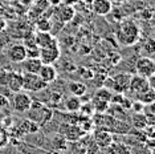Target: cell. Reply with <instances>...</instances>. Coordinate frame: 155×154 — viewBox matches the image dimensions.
<instances>
[{
	"mask_svg": "<svg viewBox=\"0 0 155 154\" xmlns=\"http://www.w3.org/2000/svg\"><path fill=\"white\" fill-rule=\"evenodd\" d=\"M115 37H117L118 43L123 47H131L139 41L140 28L133 19L121 20L117 31H115Z\"/></svg>",
	"mask_w": 155,
	"mask_h": 154,
	"instance_id": "1",
	"label": "cell"
},
{
	"mask_svg": "<svg viewBox=\"0 0 155 154\" xmlns=\"http://www.w3.org/2000/svg\"><path fill=\"white\" fill-rule=\"evenodd\" d=\"M52 117H53V110L52 108H49L48 105H45L40 101L32 100L31 108L28 110V118H31L35 121L40 128L45 126L48 122H51Z\"/></svg>",
	"mask_w": 155,
	"mask_h": 154,
	"instance_id": "2",
	"label": "cell"
},
{
	"mask_svg": "<svg viewBox=\"0 0 155 154\" xmlns=\"http://www.w3.org/2000/svg\"><path fill=\"white\" fill-rule=\"evenodd\" d=\"M130 79H131V75H129V73H118V75L113 76L110 80H107V88L113 89V93L125 94L126 92H129Z\"/></svg>",
	"mask_w": 155,
	"mask_h": 154,
	"instance_id": "3",
	"label": "cell"
},
{
	"mask_svg": "<svg viewBox=\"0 0 155 154\" xmlns=\"http://www.w3.org/2000/svg\"><path fill=\"white\" fill-rule=\"evenodd\" d=\"M135 72L137 75L146 77V79H154L155 75V61L153 57L149 56H140L135 61Z\"/></svg>",
	"mask_w": 155,
	"mask_h": 154,
	"instance_id": "4",
	"label": "cell"
},
{
	"mask_svg": "<svg viewBox=\"0 0 155 154\" xmlns=\"http://www.w3.org/2000/svg\"><path fill=\"white\" fill-rule=\"evenodd\" d=\"M58 133L68 142H76L86 134L77 124H70V122H62L58 128Z\"/></svg>",
	"mask_w": 155,
	"mask_h": 154,
	"instance_id": "5",
	"label": "cell"
},
{
	"mask_svg": "<svg viewBox=\"0 0 155 154\" xmlns=\"http://www.w3.org/2000/svg\"><path fill=\"white\" fill-rule=\"evenodd\" d=\"M48 84L44 82L38 75L35 73H23V89L25 92H40L48 88Z\"/></svg>",
	"mask_w": 155,
	"mask_h": 154,
	"instance_id": "6",
	"label": "cell"
},
{
	"mask_svg": "<svg viewBox=\"0 0 155 154\" xmlns=\"http://www.w3.org/2000/svg\"><path fill=\"white\" fill-rule=\"evenodd\" d=\"M60 56H61V48H60L58 41H56L48 47L41 48L40 53H38V59L43 64H54L60 59Z\"/></svg>",
	"mask_w": 155,
	"mask_h": 154,
	"instance_id": "7",
	"label": "cell"
},
{
	"mask_svg": "<svg viewBox=\"0 0 155 154\" xmlns=\"http://www.w3.org/2000/svg\"><path fill=\"white\" fill-rule=\"evenodd\" d=\"M32 97L29 96L28 92H15L12 97V106L13 110L17 113H25L29 110L31 104H32Z\"/></svg>",
	"mask_w": 155,
	"mask_h": 154,
	"instance_id": "8",
	"label": "cell"
},
{
	"mask_svg": "<svg viewBox=\"0 0 155 154\" xmlns=\"http://www.w3.org/2000/svg\"><path fill=\"white\" fill-rule=\"evenodd\" d=\"M74 143L78 154H98V152L101 150L90 134H85Z\"/></svg>",
	"mask_w": 155,
	"mask_h": 154,
	"instance_id": "9",
	"label": "cell"
},
{
	"mask_svg": "<svg viewBox=\"0 0 155 154\" xmlns=\"http://www.w3.org/2000/svg\"><path fill=\"white\" fill-rule=\"evenodd\" d=\"M151 81L150 79H146V77H142L139 75H131V79H130V85H129V92L134 94V96H138V94L146 92L149 88H151Z\"/></svg>",
	"mask_w": 155,
	"mask_h": 154,
	"instance_id": "10",
	"label": "cell"
},
{
	"mask_svg": "<svg viewBox=\"0 0 155 154\" xmlns=\"http://www.w3.org/2000/svg\"><path fill=\"white\" fill-rule=\"evenodd\" d=\"M93 139L97 143V146L100 149H107L111 145V142L114 141V136L111 132H109L107 129L104 128H94L93 129Z\"/></svg>",
	"mask_w": 155,
	"mask_h": 154,
	"instance_id": "11",
	"label": "cell"
},
{
	"mask_svg": "<svg viewBox=\"0 0 155 154\" xmlns=\"http://www.w3.org/2000/svg\"><path fill=\"white\" fill-rule=\"evenodd\" d=\"M7 57L11 62H23L27 59V49L24 47L23 43H16L9 45V48L7 49Z\"/></svg>",
	"mask_w": 155,
	"mask_h": 154,
	"instance_id": "12",
	"label": "cell"
},
{
	"mask_svg": "<svg viewBox=\"0 0 155 154\" xmlns=\"http://www.w3.org/2000/svg\"><path fill=\"white\" fill-rule=\"evenodd\" d=\"M74 8L70 4H57V7L54 8V16L58 22H61L62 24L69 23L70 20L74 17Z\"/></svg>",
	"mask_w": 155,
	"mask_h": 154,
	"instance_id": "13",
	"label": "cell"
},
{
	"mask_svg": "<svg viewBox=\"0 0 155 154\" xmlns=\"http://www.w3.org/2000/svg\"><path fill=\"white\" fill-rule=\"evenodd\" d=\"M37 75L40 76V79L43 80L44 82H47L48 85L52 82H54L56 80H57V76H58L53 64H43Z\"/></svg>",
	"mask_w": 155,
	"mask_h": 154,
	"instance_id": "14",
	"label": "cell"
},
{
	"mask_svg": "<svg viewBox=\"0 0 155 154\" xmlns=\"http://www.w3.org/2000/svg\"><path fill=\"white\" fill-rule=\"evenodd\" d=\"M113 8L110 0H91V9L98 16H107Z\"/></svg>",
	"mask_w": 155,
	"mask_h": 154,
	"instance_id": "15",
	"label": "cell"
},
{
	"mask_svg": "<svg viewBox=\"0 0 155 154\" xmlns=\"http://www.w3.org/2000/svg\"><path fill=\"white\" fill-rule=\"evenodd\" d=\"M35 40H36V45L40 49L56 43V41H58L51 32H40V31H37V32L35 33Z\"/></svg>",
	"mask_w": 155,
	"mask_h": 154,
	"instance_id": "16",
	"label": "cell"
},
{
	"mask_svg": "<svg viewBox=\"0 0 155 154\" xmlns=\"http://www.w3.org/2000/svg\"><path fill=\"white\" fill-rule=\"evenodd\" d=\"M21 64H23V71L25 73H35V75H37L43 62H41L38 57H27Z\"/></svg>",
	"mask_w": 155,
	"mask_h": 154,
	"instance_id": "17",
	"label": "cell"
},
{
	"mask_svg": "<svg viewBox=\"0 0 155 154\" xmlns=\"http://www.w3.org/2000/svg\"><path fill=\"white\" fill-rule=\"evenodd\" d=\"M5 86H8L12 92H19V90H21L23 89V73L11 72Z\"/></svg>",
	"mask_w": 155,
	"mask_h": 154,
	"instance_id": "18",
	"label": "cell"
},
{
	"mask_svg": "<svg viewBox=\"0 0 155 154\" xmlns=\"http://www.w3.org/2000/svg\"><path fill=\"white\" fill-rule=\"evenodd\" d=\"M109 154H131L133 149L131 146L125 142H115L113 141L111 145L106 149Z\"/></svg>",
	"mask_w": 155,
	"mask_h": 154,
	"instance_id": "19",
	"label": "cell"
},
{
	"mask_svg": "<svg viewBox=\"0 0 155 154\" xmlns=\"http://www.w3.org/2000/svg\"><path fill=\"white\" fill-rule=\"evenodd\" d=\"M81 104H82L81 97L69 96L68 99H65V101H64V108H65L66 112H69V113H78Z\"/></svg>",
	"mask_w": 155,
	"mask_h": 154,
	"instance_id": "20",
	"label": "cell"
},
{
	"mask_svg": "<svg viewBox=\"0 0 155 154\" xmlns=\"http://www.w3.org/2000/svg\"><path fill=\"white\" fill-rule=\"evenodd\" d=\"M40 130V126L31 118H25L21 124L19 125V132H21V134H33Z\"/></svg>",
	"mask_w": 155,
	"mask_h": 154,
	"instance_id": "21",
	"label": "cell"
},
{
	"mask_svg": "<svg viewBox=\"0 0 155 154\" xmlns=\"http://www.w3.org/2000/svg\"><path fill=\"white\" fill-rule=\"evenodd\" d=\"M131 121V126L135 128L137 130H143L144 128L147 126V118H146V114L143 112H138V113H134L130 118Z\"/></svg>",
	"mask_w": 155,
	"mask_h": 154,
	"instance_id": "22",
	"label": "cell"
},
{
	"mask_svg": "<svg viewBox=\"0 0 155 154\" xmlns=\"http://www.w3.org/2000/svg\"><path fill=\"white\" fill-rule=\"evenodd\" d=\"M68 89L72 96L76 97H84L87 92V88L85 84H82L81 81H70L68 84Z\"/></svg>",
	"mask_w": 155,
	"mask_h": 154,
	"instance_id": "23",
	"label": "cell"
},
{
	"mask_svg": "<svg viewBox=\"0 0 155 154\" xmlns=\"http://www.w3.org/2000/svg\"><path fill=\"white\" fill-rule=\"evenodd\" d=\"M135 100H138L139 102H142L144 106L146 105H153L154 101H155V92H154V88L151 86L146 90V92L138 94V96H135Z\"/></svg>",
	"mask_w": 155,
	"mask_h": 154,
	"instance_id": "24",
	"label": "cell"
},
{
	"mask_svg": "<svg viewBox=\"0 0 155 154\" xmlns=\"http://www.w3.org/2000/svg\"><path fill=\"white\" fill-rule=\"evenodd\" d=\"M91 106H93V110L94 113H106L110 108V104L106 102V101H102V100H98L96 97H93L90 101Z\"/></svg>",
	"mask_w": 155,
	"mask_h": 154,
	"instance_id": "25",
	"label": "cell"
},
{
	"mask_svg": "<svg viewBox=\"0 0 155 154\" xmlns=\"http://www.w3.org/2000/svg\"><path fill=\"white\" fill-rule=\"evenodd\" d=\"M35 24H36V31H40V32H51V29L53 28V24L47 16L38 17Z\"/></svg>",
	"mask_w": 155,
	"mask_h": 154,
	"instance_id": "26",
	"label": "cell"
},
{
	"mask_svg": "<svg viewBox=\"0 0 155 154\" xmlns=\"http://www.w3.org/2000/svg\"><path fill=\"white\" fill-rule=\"evenodd\" d=\"M111 96H113L111 89H109L107 86H101V88H98L96 92H94L93 97H96V99H98V100H102V101H106V102L110 104Z\"/></svg>",
	"mask_w": 155,
	"mask_h": 154,
	"instance_id": "27",
	"label": "cell"
},
{
	"mask_svg": "<svg viewBox=\"0 0 155 154\" xmlns=\"http://www.w3.org/2000/svg\"><path fill=\"white\" fill-rule=\"evenodd\" d=\"M53 146L57 150H65L66 148H68V141H66V139L58 133V134L53 138Z\"/></svg>",
	"mask_w": 155,
	"mask_h": 154,
	"instance_id": "28",
	"label": "cell"
},
{
	"mask_svg": "<svg viewBox=\"0 0 155 154\" xmlns=\"http://www.w3.org/2000/svg\"><path fill=\"white\" fill-rule=\"evenodd\" d=\"M137 15L142 20H151L153 19V15H154V9L151 8V7H144L140 11L137 12Z\"/></svg>",
	"mask_w": 155,
	"mask_h": 154,
	"instance_id": "29",
	"label": "cell"
},
{
	"mask_svg": "<svg viewBox=\"0 0 155 154\" xmlns=\"http://www.w3.org/2000/svg\"><path fill=\"white\" fill-rule=\"evenodd\" d=\"M144 56H149V57H153L154 56V52H155V43L153 38H149V40L144 43Z\"/></svg>",
	"mask_w": 155,
	"mask_h": 154,
	"instance_id": "30",
	"label": "cell"
},
{
	"mask_svg": "<svg viewBox=\"0 0 155 154\" xmlns=\"http://www.w3.org/2000/svg\"><path fill=\"white\" fill-rule=\"evenodd\" d=\"M7 143H8V132L4 126L0 125V148L5 146Z\"/></svg>",
	"mask_w": 155,
	"mask_h": 154,
	"instance_id": "31",
	"label": "cell"
},
{
	"mask_svg": "<svg viewBox=\"0 0 155 154\" xmlns=\"http://www.w3.org/2000/svg\"><path fill=\"white\" fill-rule=\"evenodd\" d=\"M130 109H133L134 113H138V112H142V110L144 109V105H143L142 102H139L138 100H134Z\"/></svg>",
	"mask_w": 155,
	"mask_h": 154,
	"instance_id": "32",
	"label": "cell"
},
{
	"mask_svg": "<svg viewBox=\"0 0 155 154\" xmlns=\"http://www.w3.org/2000/svg\"><path fill=\"white\" fill-rule=\"evenodd\" d=\"M25 49H27V57H38V53H40V48L38 47L25 48Z\"/></svg>",
	"mask_w": 155,
	"mask_h": 154,
	"instance_id": "33",
	"label": "cell"
},
{
	"mask_svg": "<svg viewBox=\"0 0 155 154\" xmlns=\"http://www.w3.org/2000/svg\"><path fill=\"white\" fill-rule=\"evenodd\" d=\"M7 28V20L3 19V16H0V31H4Z\"/></svg>",
	"mask_w": 155,
	"mask_h": 154,
	"instance_id": "34",
	"label": "cell"
},
{
	"mask_svg": "<svg viewBox=\"0 0 155 154\" xmlns=\"http://www.w3.org/2000/svg\"><path fill=\"white\" fill-rule=\"evenodd\" d=\"M111 3H115V4H123V3H126L127 0H110Z\"/></svg>",
	"mask_w": 155,
	"mask_h": 154,
	"instance_id": "35",
	"label": "cell"
},
{
	"mask_svg": "<svg viewBox=\"0 0 155 154\" xmlns=\"http://www.w3.org/2000/svg\"><path fill=\"white\" fill-rule=\"evenodd\" d=\"M8 2H15V0H8Z\"/></svg>",
	"mask_w": 155,
	"mask_h": 154,
	"instance_id": "36",
	"label": "cell"
},
{
	"mask_svg": "<svg viewBox=\"0 0 155 154\" xmlns=\"http://www.w3.org/2000/svg\"><path fill=\"white\" fill-rule=\"evenodd\" d=\"M32 2H33V0H32Z\"/></svg>",
	"mask_w": 155,
	"mask_h": 154,
	"instance_id": "37",
	"label": "cell"
}]
</instances>
